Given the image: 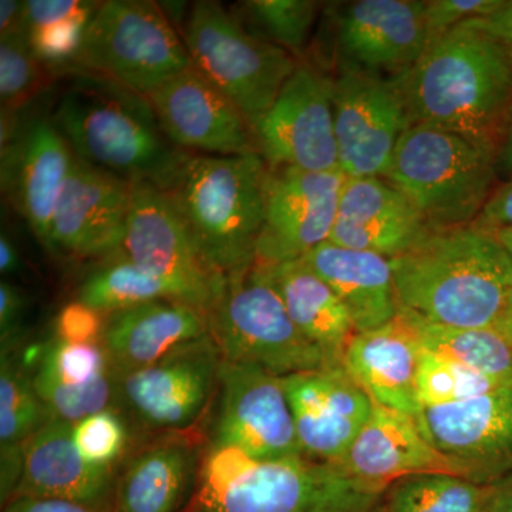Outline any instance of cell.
<instances>
[{"instance_id": "obj_9", "label": "cell", "mask_w": 512, "mask_h": 512, "mask_svg": "<svg viewBox=\"0 0 512 512\" xmlns=\"http://www.w3.org/2000/svg\"><path fill=\"white\" fill-rule=\"evenodd\" d=\"M72 63L143 96L192 66L184 39L146 0L99 3Z\"/></svg>"}, {"instance_id": "obj_39", "label": "cell", "mask_w": 512, "mask_h": 512, "mask_svg": "<svg viewBox=\"0 0 512 512\" xmlns=\"http://www.w3.org/2000/svg\"><path fill=\"white\" fill-rule=\"evenodd\" d=\"M73 439L84 460L92 466L113 467L127 443L126 427L116 413L106 409L73 424Z\"/></svg>"}, {"instance_id": "obj_28", "label": "cell", "mask_w": 512, "mask_h": 512, "mask_svg": "<svg viewBox=\"0 0 512 512\" xmlns=\"http://www.w3.org/2000/svg\"><path fill=\"white\" fill-rule=\"evenodd\" d=\"M265 266L293 323L323 353L328 366H342L356 330L338 295L303 258Z\"/></svg>"}, {"instance_id": "obj_19", "label": "cell", "mask_w": 512, "mask_h": 512, "mask_svg": "<svg viewBox=\"0 0 512 512\" xmlns=\"http://www.w3.org/2000/svg\"><path fill=\"white\" fill-rule=\"evenodd\" d=\"M338 6L336 46L343 67L403 74L429 46L426 2L357 0Z\"/></svg>"}, {"instance_id": "obj_13", "label": "cell", "mask_w": 512, "mask_h": 512, "mask_svg": "<svg viewBox=\"0 0 512 512\" xmlns=\"http://www.w3.org/2000/svg\"><path fill=\"white\" fill-rule=\"evenodd\" d=\"M417 421L457 476L487 487L512 473V387L424 407Z\"/></svg>"}, {"instance_id": "obj_6", "label": "cell", "mask_w": 512, "mask_h": 512, "mask_svg": "<svg viewBox=\"0 0 512 512\" xmlns=\"http://www.w3.org/2000/svg\"><path fill=\"white\" fill-rule=\"evenodd\" d=\"M384 180L403 192L433 231L474 224L495 191V153L468 138L414 123Z\"/></svg>"}, {"instance_id": "obj_23", "label": "cell", "mask_w": 512, "mask_h": 512, "mask_svg": "<svg viewBox=\"0 0 512 512\" xmlns=\"http://www.w3.org/2000/svg\"><path fill=\"white\" fill-rule=\"evenodd\" d=\"M338 464L349 476L383 488L417 474L457 476L454 467L426 439L416 417L377 404Z\"/></svg>"}, {"instance_id": "obj_40", "label": "cell", "mask_w": 512, "mask_h": 512, "mask_svg": "<svg viewBox=\"0 0 512 512\" xmlns=\"http://www.w3.org/2000/svg\"><path fill=\"white\" fill-rule=\"evenodd\" d=\"M94 10L28 30L29 46L36 59L40 63H72L82 46Z\"/></svg>"}, {"instance_id": "obj_47", "label": "cell", "mask_w": 512, "mask_h": 512, "mask_svg": "<svg viewBox=\"0 0 512 512\" xmlns=\"http://www.w3.org/2000/svg\"><path fill=\"white\" fill-rule=\"evenodd\" d=\"M476 22L504 46L512 60V0H505L497 12Z\"/></svg>"}, {"instance_id": "obj_1", "label": "cell", "mask_w": 512, "mask_h": 512, "mask_svg": "<svg viewBox=\"0 0 512 512\" xmlns=\"http://www.w3.org/2000/svg\"><path fill=\"white\" fill-rule=\"evenodd\" d=\"M399 80L412 124L446 128L495 153L512 113V60L476 20L431 43Z\"/></svg>"}, {"instance_id": "obj_14", "label": "cell", "mask_w": 512, "mask_h": 512, "mask_svg": "<svg viewBox=\"0 0 512 512\" xmlns=\"http://www.w3.org/2000/svg\"><path fill=\"white\" fill-rule=\"evenodd\" d=\"M220 413L212 443L256 461L305 456L281 377L222 360Z\"/></svg>"}, {"instance_id": "obj_8", "label": "cell", "mask_w": 512, "mask_h": 512, "mask_svg": "<svg viewBox=\"0 0 512 512\" xmlns=\"http://www.w3.org/2000/svg\"><path fill=\"white\" fill-rule=\"evenodd\" d=\"M184 43L192 66L241 110L254 131L298 67L291 53L249 32L210 0L192 6Z\"/></svg>"}, {"instance_id": "obj_31", "label": "cell", "mask_w": 512, "mask_h": 512, "mask_svg": "<svg viewBox=\"0 0 512 512\" xmlns=\"http://www.w3.org/2000/svg\"><path fill=\"white\" fill-rule=\"evenodd\" d=\"M484 487L453 474H417L394 481L384 512H483Z\"/></svg>"}, {"instance_id": "obj_10", "label": "cell", "mask_w": 512, "mask_h": 512, "mask_svg": "<svg viewBox=\"0 0 512 512\" xmlns=\"http://www.w3.org/2000/svg\"><path fill=\"white\" fill-rule=\"evenodd\" d=\"M121 248L138 268L167 285L177 301L207 315L224 278L201 258L171 192L134 184Z\"/></svg>"}, {"instance_id": "obj_17", "label": "cell", "mask_w": 512, "mask_h": 512, "mask_svg": "<svg viewBox=\"0 0 512 512\" xmlns=\"http://www.w3.org/2000/svg\"><path fill=\"white\" fill-rule=\"evenodd\" d=\"M171 143L207 156L259 153L254 128L241 110L194 66L146 94Z\"/></svg>"}, {"instance_id": "obj_30", "label": "cell", "mask_w": 512, "mask_h": 512, "mask_svg": "<svg viewBox=\"0 0 512 512\" xmlns=\"http://www.w3.org/2000/svg\"><path fill=\"white\" fill-rule=\"evenodd\" d=\"M413 323L424 350L512 387V348L498 326L448 328L400 308Z\"/></svg>"}, {"instance_id": "obj_29", "label": "cell", "mask_w": 512, "mask_h": 512, "mask_svg": "<svg viewBox=\"0 0 512 512\" xmlns=\"http://www.w3.org/2000/svg\"><path fill=\"white\" fill-rule=\"evenodd\" d=\"M184 441H165L138 454L114 488L113 512H181L198 467Z\"/></svg>"}, {"instance_id": "obj_5", "label": "cell", "mask_w": 512, "mask_h": 512, "mask_svg": "<svg viewBox=\"0 0 512 512\" xmlns=\"http://www.w3.org/2000/svg\"><path fill=\"white\" fill-rule=\"evenodd\" d=\"M268 175L269 165L259 153L190 154L170 191L201 258L221 278L255 262Z\"/></svg>"}, {"instance_id": "obj_54", "label": "cell", "mask_w": 512, "mask_h": 512, "mask_svg": "<svg viewBox=\"0 0 512 512\" xmlns=\"http://www.w3.org/2000/svg\"><path fill=\"white\" fill-rule=\"evenodd\" d=\"M380 512H384V508H383V510H382V511H380Z\"/></svg>"}, {"instance_id": "obj_41", "label": "cell", "mask_w": 512, "mask_h": 512, "mask_svg": "<svg viewBox=\"0 0 512 512\" xmlns=\"http://www.w3.org/2000/svg\"><path fill=\"white\" fill-rule=\"evenodd\" d=\"M504 2L505 0H429L426 2L429 45L468 20L484 19L493 15Z\"/></svg>"}, {"instance_id": "obj_45", "label": "cell", "mask_w": 512, "mask_h": 512, "mask_svg": "<svg viewBox=\"0 0 512 512\" xmlns=\"http://www.w3.org/2000/svg\"><path fill=\"white\" fill-rule=\"evenodd\" d=\"M474 224L487 229L512 227V183H503L495 188Z\"/></svg>"}, {"instance_id": "obj_37", "label": "cell", "mask_w": 512, "mask_h": 512, "mask_svg": "<svg viewBox=\"0 0 512 512\" xmlns=\"http://www.w3.org/2000/svg\"><path fill=\"white\" fill-rule=\"evenodd\" d=\"M111 360L99 343H67L56 340L45 346L39 362L40 372L60 383L83 386L110 372Z\"/></svg>"}, {"instance_id": "obj_42", "label": "cell", "mask_w": 512, "mask_h": 512, "mask_svg": "<svg viewBox=\"0 0 512 512\" xmlns=\"http://www.w3.org/2000/svg\"><path fill=\"white\" fill-rule=\"evenodd\" d=\"M106 320L101 312L77 301L64 306L56 319L57 338L67 343H97L103 339Z\"/></svg>"}, {"instance_id": "obj_32", "label": "cell", "mask_w": 512, "mask_h": 512, "mask_svg": "<svg viewBox=\"0 0 512 512\" xmlns=\"http://www.w3.org/2000/svg\"><path fill=\"white\" fill-rule=\"evenodd\" d=\"M160 299L175 298L167 285L138 268L126 255L93 272L79 292L80 302L101 313L124 311Z\"/></svg>"}, {"instance_id": "obj_18", "label": "cell", "mask_w": 512, "mask_h": 512, "mask_svg": "<svg viewBox=\"0 0 512 512\" xmlns=\"http://www.w3.org/2000/svg\"><path fill=\"white\" fill-rule=\"evenodd\" d=\"M133 191L130 181L74 154L72 170L53 214L47 248L74 258L119 251Z\"/></svg>"}, {"instance_id": "obj_2", "label": "cell", "mask_w": 512, "mask_h": 512, "mask_svg": "<svg viewBox=\"0 0 512 512\" xmlns=\"http://www.w3.org/2000/svg\"><path fill=\"white\" fill-rule=\"evenodd\" d=\"M400 308L448 328H488L512 296V258L491 229L434 231L390 259Z\"/></svg>"}, {"instance_id": "obj_53", "label": "cell", "mask_w": 512, "mask_h": 512, "mask_svg": "<svg viewBox=\"0 0 512 512\" xmlns=\"http://www.w3.org/2000/svg\"><path fill=\"white\" fill-rule=\"evenodd\" d=\"M491 231L495 232V235L500 239L501 244H503V247L507 249L508 254H510L512 258V227L491 229Z\"/></svg>"}, {"instance_id": "obj_46", "label": "cell", "mask_w": 512, "mask_h": 512, "mask_svg": "<svg viewBox=\"0 0 512 512\" xmlns=\"http://www.w3.org/2000/svg\"><path fill=\"white\" fill-rule=\"evenodd\" d=\"M2 512H113L106 508L90 507L72 501L52 498L15 497L3 507Z\"/></svg>"}, {"instance_id": "obj_25", "label": "cell", "mask_w": 512, "mask_h": 512, "mask_svg": "<svg viewBox=\"0 0 512 512\" xmlns=\"http://www.w3.org/2000/svg\"><path fill=\"white\" fill-rule=\"evenodd\" d=\"M207 336L204 312L175 299H160L109 313L103 346L116 372H128L154 365Z\"/></svg>"}, {"instance_id": "obj_44", "label": "cell", "mask_w": 512, "mask_h": 512, "mask_svg": "<svg viewBox=\"0 0 512 512\" xmlns=\"http://www.w3.org/2000/svg\"><path fill=\"white\" fill-rule=\"evenodd\" d=\"M25 296L10 282L0 284V336L2 348L9 345L18 335L23 313H25Z\"/></svg>"}, {"instance_id": "obj_22", "label": "cell", "mask_w": 512, "mask_h": 512, "mask_svg": "<svg viewBox=\"0 0 512 512\" xmlns=\"http://www.w3.org/2000/svg\"><path fill=\"white\" fill-rule=\"evenodd\" d=\"M423 346L406 313L350 340L342 366L373 404L416 417L421 412L417 376Z\"/></svg>"}, {"instance_id": "obj_21", "label": "cell", "mask_w": 512, "mask_h": 512, "mask_svg": "<svg viewBox=\"0 0 512 512\" xmlns=\"http://www.w3.org/2000/svg\"><path fill=\"white\" fill-rule=\"evenodd\" d=\"M433 232L413 202L384 178H346L329 242L394 259Z\"/></svg>"}, {"instance_id": "obj_36", "label": "cell", "mask_w": 512, "mask_h": 512, "mask_svg": "<svg viewBox=\"0 0 512 512\" xmlns=\"http://www.w3.org/2000/svg\"><path fill=\"white\" fill-rule=\"evenodd\" d=\"M33 386L52 419L74 424L107 409L116 393V376L109 372L92 383L70 386L37 370Z\"/></svg>"}, {"instance_id": "obj_16", "label": "cell", "mask_w": 512, "mask_h": 512, "mask_svg": "<svg viewBox=\"0 0 512 512\" xmlns=\"http://www.w3.org/2000/svg\"><path fill=\"white\" fill-rule=\"evenodd\" d=\"M221 365L220 350L210 335L154 365L117 372L116 392L146 426L187 429L207 407Z\"/></svg>"}, {"instance_id": "obj_24", "label": "cell", "mask_w": 512, "mask_h": 512, "mask_svg": "<svg viewBox=\"0 0 512 512\" xmlns=\"http://www.w3.org/2000/svg\"><path fill=\"white\" fill-rule=\"evenodd\" d=\"M111 488L113 467L92 466L84 460L74 443L73 423L50 419L23 443V473L15 497L104 508Z\"/></svg>"}, {"instance_id": "obj_12", "label": "cell", "mask_w": 512, "mask_h": 512, "mask_svg": "<svg viewBox=\"0 0 512 512\" xmlns=\"http://www.w3.org/2000/svg\"><path fill=\"white\" fill-rule=\"evenodd\" d=\"M259 154L272 168L340 171L332 80L298 64L255 127Z\"/></svg>"}, {"instance_id": "obj_38", "label": "cell", "mask_w": 512, "mask_h": 512, "mask_svg": "<svg viewBox=\"0 0 512 512\" xmlns=\"http://www.w3.org/2000/svg\"><path fill=\"white\" fill-rule=\"evenodd\" d=\"M29 46L28 33L2 36L0 42V97L2 109L12 111L29 99L40 84V64Z\"/></svg>"}, {"instance_id": "obj_11", "label": "cell", "mask_w": 512, "mask_h": 512, "mask_svg": "<svg viewBox=\"0 0 512 512\" xmlns=\"http://www.w3.org/2000/svg\"><path fill=\"white\" fill-rule=\"evenodd\" d=\"M332 100L340 171L346 178H383L412 126L399 76L343 67L332 80Z\"/></svg>"}, {"instance_id": "obj_34", "label": "cell", "mask_w": 512, "mask_h": 512, "mask_svg": "<svg viewBox=\"0 0 512 512\" xmlns=\"http://www.w3.org/2000/svg\"><path fill=\"white\" fill-rule=\"evenodd\" d=\"M501 387L508 386L429 350L421 353L417 376L421 409L463 402Z\"/></svg>"}, {"instance_id": "obj_4", "label": "cell", "mask_w": 512, "mask_h": 512, "mask_svg": "<svg viewBox=\"0 0 512 512\" xmlns=\"http://www.w3.org/2000/svg\"><path fill=\"white\" fill-rule=\"evenodd\" d=\"M76 74L52 120L73 153L130 183L173 191L190 154L165 136L147 97L96 74Z\"/></svg>"}, {"instance_id": "obj_15", "label": "cell", "mask_w": 512, "mask_h": 512, "mask_svg": "<svg viewBox=\"0 0 512 512\" xmlns=\"http://www.w3.org/2000/svg\"><path fill=\"white\" fill-rule=\"evenodd\" d=\"M342 171L312 173L269 167L265 221L256 264L278 265L308 255L329 241L338 214Z\"/></svg>"}, {"instance_id": "obj_3", "label": "cell", "mask_w": 512, "mask_h": 512, "mask_svg": "<svg viewBox=\"0 0 512 512\" xmlns=\"http://www.w3.org/2000/svg\"><path fill=\"white\" fill-rule=\"evenodd\" d=\"M386 490L339 464L306 456L256 461L210 441L181 512H380Z\"/></svg>"}, {"instance_id": "obj_52", "label": "cell", "mask_w": 512, "mask_h": 512, "mask_svg": "<svg viewBox=\"0 0 512 512\" xmlns=\"http://www.w3.org/2000/svg\"><path fill=\"white\" fill-rule=\"evenodd\" d=\"M497 326L501 329V332L504 333L505 338H507L512 348V296L510 302H508L507 309H505L503 318H501Z\"/></svg>"}, {"instance_id": "obj_48", "label": "cell", "mask_w": 512, "mask_h": 512, "mask_svg": "<svg viewBox=\"0 0 512 512\" xmlns=\"http://www.w3.org/2000/svg\"><path fill=\"white\" fill-rule=\"evenodd\" d=\"M483 512H512V473L484 487Z\"/></svg>"}, {"instance_id": "obj_27", "label": "cell", "mask_w": 512, "mask_h": 512, "mask_svg": "<svg viewBox=\"0 0 512 512\" xmlns=\"http://www.w3.org/2000/svg\"><path fill=\"white\" fill-rule=\"evenodd\" d=\"M74 153L52 120L30 124L8 167L16 205L39 241L49 247L57 201L69 177Z\"/></svg>"}, {"instance_id": "obj_35", "label": "cell", "mask_w": 512, "mask_h": 512, "mask_svg": "<svg viewBox=\"0 0 512 512\" xmlns=\"http://www.w3.org/2000/svg\"><path fill=\"white\" fill-rule=\"evenodd\" d=\"M242 9L264 39L286 52L299 53L308 43L319 3L312 0H251Z\"/></svg>"}, {"instance_id": "obj_20", "label": "cell", "mask_w": 512, "mask_h": 512, "mask_svg": "<svg viewBox=\"0 0 512 512\" xmlns=\"http://www.w3.org/2000/svg\"><path fill=\"white\" fill-rule=\"evenodd\" d=\"M281 379L303 454L338 464L372 414L370 397L343 366Z\"/></svg>"}, {"instance_id": "obj_26", "label": "cell", "mask_w": 512, "mask_h": 512, "mask_svg": "<svg viewBox=\"0 0 512 512\" xmlns=\"http://www.w3.org/2000/svg\"><path fill=\"white\" fill-rule=\"evenodd\" d=\"M345 305L356 333L382 328L399 315L392 261L325 242L303 256Z\"/></svg>"}, {"instance_id": "obj_43", "label": "cell", "mask_w": 512, "mask_h": 512, "mask_svg": "<svg viewBox=\"0 0 512 512\" xmlns=\"http://www.w3.org/2000/svg\"><path fill=\"white\" fill-rule=\"evenodd\" d=\"M99 5V3H97ZM96 3L79 0H29L25 2L26 32L39 26L93 12Z\"/></svg>"}, {"instance_id": "obj_50", "label": "cell", "mask_w": 512, "mask_h": 512, "mask_svg": "<svg viewBox=\"0 0 512 512\" xmlns=\"http://www.w3.org/2000/svg\"><path fill=\"white\" fill-rule=\"evenodd\" d=\"M0 32L2 36L26 32L25 2H16V0L0 2Z\"/></svg>"}, {"instance_id": "obj_33", "label": "cell", "mask_w": 512, "mask_h": 512, "mask_svg": "<svg viewBox=\"0 0 512 512\" xmlns=\"http://www.w3.org/2000/svg\"><path fill=\"white\" fill-rule=\"evenodd\" d=\"M52 419L33 382L8 355L0 366V446H16Z\"/></svg>"}, {"instance_id": "obj_49", "label": "cell", "mask_w": 512, "mask_h": 512, "mask_svg": "<svg viewBox=\"0 0 512 512\" xmlns=\"http://www.w3.org/2000/svg\"><path fill=\"white\" fill-rule=\"evenodd\" d=\"M495 168L497 177L505 183H512V113L503 128L495 148Z\"/></svg>"}, {"instance_id": "obj_51", "label": "cell", "mask_w": 512, "mask_h": 512, "mask_svg": "<svg viewBox=\"0 0 512 512\" xmlns=\"http://www.w3.org/2000/svg\"><path fill=\"white\" fill-rule=\"evenodd\" d=\"M20 271V256L18 248L13 244L9 235L3 232L0 237V272L3 275L18 274Z\"/></svg>"}, {"instance_id": "obj_7", "label": "cell", "mask_w": 512, "mask_h": 512, "mask_svg": "<svg viewBox=\"0 0 512 512\" xmlns=\"http://www.w3.org/2000/svg\"><path fill=\"white\" fill-rule=\"evenodd\" d=\"M207 319L225 362L256 366L278 377L328 366L293 323L265 265L254 262L224 276Z\"/></svg>"}]
</instances>
